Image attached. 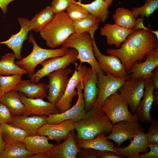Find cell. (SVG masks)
Returning a JSON list of instances; mask_svg holds the SVG:
<instances>
[{
  "mask_svg": "<svg viewBox=\"0 0 158 158\" xmlns=\"http://www.w3.org/2000/svg\"><path fill=\"white\" fill-rule=\"evenodd\" d=\"M95 31L92 30L89 33L92 38L94 55L100 68L107 75L120 78L128 77L129 74L126 71L121 62L117 57L111 54L106 55L100 52L94 39Z\"/></svg>",
  "mask_w": 158,
  "mask_h": 158,
  "instance_id": "ba28073f",
  "label": "cell"
},
{
  "mask_svg": "<svg viewBox=\"0 0 158 158\" xmlns=\"http://www.w3.org/2000/svg\"><path fill=\"white\" fill-rule=\"evenodd\" d=\"M150 79L154 88V95H158V67L153 71Z\"/></svg>",
  "mask_w": 158,
  "mask_h": 158,
  "instance_id": "f6af8a7d",
  "label": "cell"
},
{
  "mask_svg": "<svg viewBox=\"0 0 158 158\" xmlns=\"http://www.w3.org/2000/svg\"><path fill=\"white\" fill-rule=\"evenodd\" d=\"M144 19L143 18H138L136 19V23L133 29V30L139 29H147L143 25V22Z\"/></svg>",
  "mask_w": 158,
  "mask_h": 158,
  "instance_id": "bcb514c9",
  "label": "cell"
},
{
  "mask_svg": "<svg viewBox=\"0 0 158 158\" xmlns=\"http://www.w3.org/2000/svg\"><path fill=\"white\" fill-rule=\"evenodd\" d=\"M146 79L144 78H129L118 90L133 114L144 95Z\"/></svg>",
  "mask_w": 158,
  "mask_h": 158,
  "instance_id": "9c48e42d",
  "label": "cell"
},
{
  "mask_svg": "<svg viewBox=\"0 0 158 158\" xmlns=\"http://www.w3.org/2000/svg\"><path fill=\"white\" fill-rule=\"evenodd\" d=\"M28 41L33 44L32 51L27 56L15 61V63L19 67L25 70L29 77L35 73V68L39 64L47 59L64 56L69 50V48L62 47L59 49H50L42 48L37 44L33 37L32 33H30Z\"/></svg>",
  "mask_w": 158,
  "mask_h": 158,
  "instance_id": "5b68a950",
  "label": "cell"
},
{
  "mask_svg": "<svg viewBox=\"0 0 158 158\" xmlns=\"http://www.w3.org/2000/svg\"><path fill=\"white\" fill-rule=\"evenodd\" d=\"M78 0H52L51 6L54 13L65 11Z\"/></svg>",
  "mask_w": 158,
  "mask_h": 158,
  "instance_id": "f35d334b",
  "label": "cell"
},
{
  "mask_svg": "<svg viewBox=\"0 0 158 158\" xmlns=\"http://www.w3.org/2000/svg\"><path fill=\"white\" fill-rule=\"evenodd\" d=\"M0 102L8 108L13 116L23 115L25 112V106L20 99V94L16 90L4 93Z\"/></svg>",
  "mask_w": 158,
  "mask_h": 158,
  "instance_id": "83f0119b",
  "label": "cell"
},
{
  "mask_svg": "<svg viewBox=\"0 0 158 158\" xmlns=\"http://www.w3.org/2000/svg\"><path fill=\"white\" fill-rule=\"evenodd\" d=\"M145 89L142 99L134 114L138 120L150 123L155 119L150 115V111L154 100V88L150 78L146 79Z\"/></svg>",
  "mask_w": 158,
  "mask_h": 158,
  "instance_id": "7402d4cb",
  "label": "cell"
},
{
  "mask_svg": "<svg viewBox=\"0 0 158 158\" xmlns=\"http://www.w3.org/2000/svg\"><path fill=\"white\" fill-rule=\"evenodd\" d=\"M62 143L55 145L47 153L50 158H75L81 151L77 145L75 131H71Z\"/></svg>",
  "mask_w": 158,
  "mask_h": 158,
  "instance_id": "ffe728a7",
  "label": "cell"
},
{
  "mask_svg": "<svg viewBox=\"0 0 158 158\" xmlns=\"http://www.w3.org/2000/svg\"><path fill=\"white\" fill-rule=\"evenodd\" d=\"M16 58L13 53H7L2 56L0 61V75L8 76L17 74H28L25 70L15 63Z\"/></svg>",
  "mask_w": 158,
  "mask_h": 158,
  "instance_id": "4dcf8cb0",
  "label": "cell"
},
{
  "mask_svg": "<svg viewBox=\"0 0 158 158\" xmlns=\"http://www.w3.org/2000/svg\"><path fill=\"white\" fill-rule=\"evenodd\" d=\"M75 122L68 120L56 124L46 123L39 129L37 134L46 136L49 139L55 140L58 144L65 140L69 134L75 130Z\"/></svg>",
  "mask_w": 158,
  "mask_h": 158,
  "instance_id": "ac0fdd59",
  "label": "cell"
},
{
  "mask_svg": "<svg viewBox=\"0 0 158 158\" xmlns=\"http://www.w3.org/2000/svg\"><path fill=\"white\" fill-rule=\"evenodd\" d=\"M73 63L75 66V71L69 79L63 95L55 105L60 113L63 112L71 107L73 98L78 95L77 91L75 89L87 68L86 66L81 63L79 65L76 62Z\"/></svg>",
  "mask_w": 158,
  "mask_h": 158,
  "instance_id": "7c38bea8",
  "label": "cell"
},
{
  "mask_svg": "<svg viewBox=\"0 0 158 158\" xmlns=\"http://www.w3.org/2000/svg\"><path fill=\"white\" fill-rule=\"evenodd\" d=\"M13 118L8 108L0 102V126L11 122Z\"/></svg>",
  "mask_w": 158,
  "mask_h": 158,
  "instance_id": "60d3db41",
  "label": "cell"
},
{
  "mask_svg": "<svg viewBox=\"0 0 158 158\" xmlns=\"http://www.w3.org/2000/svg\"><path fill=\"white\" fill-rule=\"evenodd\" d=\"M149 29L134 30L119 49H107L106 53L117 57L128 72L135 62L141 63L151 50L158 47V39Z\"/></svg>",
  "mask_w": 158,
  "mask_h": 158,
  "instance_id": "6da1fadb",
  "label": "cell"
},
{
  "mask_svg": "<svg viewBox=\"0 0 158 158\" xmlns=\"http://www.w3.org/2000/svg\"><path fill=\"white\" fill-rule=\"evenodd\" d=\"M23 74L4 76L0 75V87L3 94L15 90L20 83Z\"/></svg>",
  "mask_w": 158,
  "mask_h": 158,
  "instance_id": "d590c367",
  "label": "cell"
},
{
  "mask_svg": "<svg viewBox=\"0 0 158 158\" xmlns=\"http://www.w3.org/2000/svg\"><path fill=\"white\" fill-rule=\"evenodd\" d=\"M1 133V130L0 128V153L4 150L6 145L2 139Z\"/></svg>",
  "mask_w": 158,
  "mask_h": 158,
  "instance_id": "c3c4849f",
  "label": "cell"
},
{
  "mask_svg": "<svg viewBox=\"0 0 158 158\" xmlns=\"http://www.w3.org/2000/svg\"><path fill=\"white\" fill-rule=\"evenodd\" d=\"M78 98L76 103L72 107L62 113L50 114L46 117L47 123L56 124L68 120H73L75 123L80 121L85 116L86 111L82 90L83 86L81 80L77 85Z\"/></svg>",
  "mask_w": 158,
  "mask_h": 158,
  "instance_id": "30bf717a",
  "label": "cell"
},
{
  "mask_svg": "<svg viewBox=\"0 0 158 158\" xmlns=\"http://www.w3.org/2000/svg\"><path fill=\"white\" fill-rule=\"evenodd\" d=\"M71 69L66 67L54 71L47 76L48 84L47 98L49 102L55 105L63 95L69 79L68 75Z\"/></svg>",
  "mask_w": 158,
  "mask_h": 158,
  "instance_id": "8fae6325",
  "label": "cell"
},
{
  "mask_svg": "<svg viewBox=\"0 0 158 158\" xmlns=\"http://www.w3.org/2000/svg\"><path fill=\"white\" fill-rule=\"evenodd\" d=\"M157 67L158 47L147 53L144 61L141 63L136 61L132 65L128 72L129 78H150L153 71Z\"/></svg>",
  "mask_w": 158,
  "mask_h": 158,
  "instance_id": "5bb4252c",
  "label": "cell"
},
{
  "mask_svg": "<svg viewBox=\"0 0 158 158\" xmlns=\"http://www.w3.org/2000/svg\"><path fill=\"white\" fill-rule=\"evenodd\" d=\"M141 127V125L138 122L121 121L113 124L111 133L106 138L112 140L117 145V147H120L126 140H131Z\"/></svg>",
  "mask_w": 158,
  "mask_h": 158,
  "instance_id": "9a60e30c",
  "label": "cell"
},
{
  "mask_svg": "<svg viewBox=\"0 0 158 158\" xmlns=\"http://www.w3.org/2000/svg\"><path fill=\"white\" fill-rule=\"evenodd\" d=\"M116 153L111 151L98 150L97 158H123Z\"/></svg>",
  "mask_w": 158,
  "mask_h": 158,
  "instance_id": "ee69618b",
  "label": "cell"
},
{
  "mask_svg": "<svg viewBox=\"0 0 158 158\" xmlns=\"http://www.w3.org/2000/svg\"><path fill=\"white\" fill-rule=\"evenodd\" d=\"M129 78V76L120 78L105 73H98L97 85L99 92L97 101V106L101 108L106 99L118 91L125 81Z\"/></svg>",
  "mask_w": 158,
  "mask_h": 158,
  "instance_id": "4fadbf2b",
  "label": "cell"
},
{
  "mask_svg": "<svg viewBox=\"0 0 158 158\" xmlns=\"http://www.w3.org/2000/svg\"><path fill=\"white\" fill-rule=\"evenodd\" d=\"M76 138L80 140L93 138L100 134L109 133L113 124L97 102L89 110L86 112L84 118L75 123Z\"/></svg>",
  "mask_w": 158,
  "mask_h": 158,
  "instance_id": "7a4b0ae2",
  "label": "cell"
},
{
  "mask_svg": "<svg viewBox=\"0 0 158 158\" xmlns=\"http://www.w3.org/2000/svg\"><path fill=\"white\" fill-rule=\"evenodd\" d=\"M77 2L87 10L89 13L99 20L101 23L105 22L108 18L109 6L104 0H94L89 4L82 3L81 0Z\"/></svg>",
  "mask_w": 158,
  "mask_h": 158,
  "instance_id": "f1b7e54d",
  "label": "cell"
},
{
  "mask_svg": "<svg viewBox=\"0 0 158 158\" xmlns=\"http://www.w3.org/2000/svg\"><path fill=\"white\" fill-rule=\"evenodd\" d=\"M54 14L51 6H47L30 20V30L40 32L51 20Z\"/></svg>",
  "mask_w": 158,
  "mask_h": 158,
  "instance_id": "1f68e13d",
  "label": "cell"
},
{
  "mask_svg": "<svg viewBox=\"0 0 158 158\" xmlns=\"http://www.w3.org/2000/svg\"><path fill=\"white\" fill-rule=\"evenodd\" d=\"M145 132V129L141 127L133 140H130V143L128 145L123 148L114 147V150L121 156H126L128 158H139L140 153H146L149 151L148 141Z\"/></svg>",
  "mask_w": 158,
  "mask_h": 158,
  "instance_id": "e0dca14e",
  "label": "cell"
},
{
  "mask_svg": "<svg viewBox=\"0 0 158 158\" xmlns=\"http://www.w3.org/2000/svg\"><path fill=\"white\" fill-rule=\"evenodd\" d=\"M5 6V0H0V8L1 9H4Z\"/></svg>",
  "mask_w": 158,
  "mask_h": 158,
  "instance_id": "681fc988",
  "label": "cell"
},
{
  "mask_svg": "<svg viewBox=\"0 0 158 158\" xmlns=\"http://www.w3.org/2000/svg\"><path fill=\"white\" fill-rule=\"evenodd\" d=\"M48 84L31 82L30 79L22 80L15 90L23 93L28 97L43 99L47 96Z\"/></svg>",
  "mask_w": 158,
  "mask_h": 158,
  "instance_id": "d4e9b609",
  "label": "cell"
},
{
  "mask_svg": "<svg viewBox=\"0 0 158 158\" xmlns=\"http://www.w3.org/2000/svg\"><path fill=\"white\" fill-rule=\"evenodd\" d=\"M100 20L89 14L83 19L77 22H73L75 33L79 34L85 32H89L95 28H98Z\"/></svg>",
  "mask_w": 158,
  "mask_h": 158,
  "instance_id": "e575fe53",
  "label": "cell"
},
{
  "mask_svg": "<svg viewBox=\"0 0 158 158\" xmlns=\"http://www.w3.org/2000/svg\"><path fill=\"white\" fill-rule=\"evenodd\" d=\"M78 55V52L75 49L70 48L69 52L64 56L52 57L40 63L42 67L30 77L31 82L38 83L42 78L49 74L67 67L71 63L77 61Z\"/></svg>",
  "mask_w": 158,
  "mask_h": 158,
  "instance_id": "52a82bcc",
  "label": "cell"
},
{
  "mask_svg": "<svg viewBox=\"0 0 158 158\" xmlns=\"http://www.w3.org/2000/svg\"><path fill=\"white\" fill-rule=\"evenodd\" d=\"M113 0H105V1L109 6L111 5Z\"/></svg>",
  "mask_w": 158,
  "mask_h": 158,
  "instance_id": "f907efd6",
  "label": "cell"
},
{
  "mask_svg": "<svg viewBox=\"0 0 158 158\" xmlns=\"http://www.w3.org/2000/svg\"><path fill=\"white\" fill-rule=\"evenodd\" d=\"M158 8V0H146L144 5L139 7L132 8L131 11L135 18L140 15L141 18H147Z\"/></svg>",
  "mask_w": 158,
  "mask_h": 158,
  "instance_id": "8d00e7d4",
  "label": "cell"
},
{
  "mask_svg": "<svg viewBox=\"0 0 158 158\" xmlns=\"http://www.w3.org/2000/svg\"><path fill=\"white\" fill-rule=\"evenodd\" d=\"M20 99L25 107L24 115L48 116L59 113L55 105L42 99L30 98L20 93Z\"/></svg>",
  "mask_w": 158,
  "mask_h": 158,
  "instance_id": "d6986e66",
  "label": "cell"
},
{
  "mask_svg": "<svg viewBox=\"0 0 158 158\" xmlns=\"http://www.w3.org/2000/svg\"><path fill=\"white\" fill-rule=\"evenodd\" d=\"M112 17L115 24L128 29L133 30L137 22L132 11L123 7L117 8Z\"/></svg>",
  "mask_w": 158,
  "mask_h": 158,
  "instance_id": "836d02e7",
  "label": "cell"
},
{
  "mask_svg": "<svg viewBox=\"0 0 158 158\" xmlns=\"http://www.w3.org/2000/svg\"><path fill=\"white\" fill-rule=\"evenodd\" d=\"M46 116H31L20 115L13 116L11 121L8 124L22 129L27 136L37 135L39 128L47 123Z\"/></svg>",
  "mask_w": 158,
  "mask_h": 158,
  "instance_id": "44dd1931",
  "label": "cell"
},
{
  "mask_svg": "<svg viewBox=\"0 0 158 158\" xmlns=\"http://www.w3.org/2000/svg\"><path fill=\"white\" fill-rule=\"evenodd\" d=\"M62 47L75 49L78 52L77 60L80 61L81 64L87 63L95 72L97 73H104L95 56L92 38L88 32L72 34L65 41Z\"/></svg>",
  "mask_w": 158,
  "mask_h": 158,
  "instance_id": "277c9868",
  "label": "cell"
},
{
  "mask_svg": "<svg viewBox=\"0 0 158 158\" xmlns=\"http://www.w3.org/2000/svg\"><path fill=\"white\" fill-rule=\"evenodd\" d=\"M40 32L47 45L54 49L62 45L75 32L73 22L64 11L55 13L51 20Z\"/></svg>",
  "mask_w": 158,
  "mask_h": 158,
  "instance_id": "3957f363",
  "label": "cell"
},
{
  "mask_svg": "<svg viewBox=\"0 0 158 158\" xmlns=\"http://www.w3.org/2000/svg\"><path fill=\"white\" fill-rule=\"evenodd\" d=\"M0 128L2 138L6 145L23 142L27 136L26 132L22 129L8 123L0 126Z\"/></svg>",
  "mask_w": 158,
  "mask_h": 158,
  "instance_id": "f546056e",
  "label": "cell"
},
{
  "mask_svg": "<svg viewBox=\"0 0 158 158\" xmlns=\"http://www.w3.org/2000/svg\"><path fill=\"white\" fill-rule=\"evenodd\" d=\"M47 136L37 135L27 136L23 141L27 150L33 155L39 153H47L55 145L50 143Z\"/></svg>",
  "mask_w": 158,
  "mask_h": 158,
  "instance_id": "484cf974",
  "label": "cell"
},
{
  "mask_svg": "<svg viewBox=\"0 0 158 158\" xmlns=\"http://www.w3.org/2000/svg\"><path fill=\"white\" fill-rule=\"evenodd\" d=\"M148 145L150 151L144 154H140L139 158H158V143L148 142Z\"/></svg>",
  "mask_w": 158,
  "mask_h": 158,
  "instance_id": "b9f144b4",
  "label": "cell"
},
{
  "mask_svg": "<svg viewBox=\"0 0 158 158\" xmlns=\"http://www.w3.org/2000/svg\"><path fill=\"white\" fill-rule=\"evenodd\" d=\"M66 11L68 17L73 22L79 21L90 14L77 1L70 6Z\"/></svg>",
  "mask_w": 158,
  "mask_h": 158,
  "instance_id": "74e56055",
  "label": "cell"
},
{
  "mask_svg": "<svg viewBox=\"0 0 158 158\" xmlns=\"http://www.w3.org/2000/svg\"><path fill=\"white\" fill-rule=\"evenodd\" d=\"M148 133H146L148 142L158 143V120L151 122Z\"/></svg>",
  "mask_w": 158,
  "mask_h": 158,
  "instance_id": "ab89813d",
  "label": "cell"
},
{
  "mask_svg": "<svg viewBox=\"0 0 158 158\" xmlns=\"http://www.w3.org/2000/svg\"><path fill=\"white\" fill-rule=\"evenodd\" d=\"M101 108L112 124L124 120L138 121L135 115L129 111L127 103L118 91L107 98Z\"/></svg>",
  "mask_w": 158,
  "mask_h": 158,
  "instance_id": "8992f818",
  "label": "cell"
},
{
  "mask_svg": "<svg viewBox=\"0 0 158 158\" xmlns=\"http://www.w3.org/2000/svg\"><path fill=\"white\" fill-rule=\"evenodd\" d=\"M30 20L25 18H18V21L21 26V29L18 33L12 35L7 40L0 42V44L6 45L13 51L16 59L20 60L22 58L21 50L24 42L26 39L30 28Z\"/></svg>",
  "mask_w": 158,
  "mask_h": 158,
  "instance_id": "603a6c76",
  "label": "cell"
},
{
  "mask_svg": "<svg viewBox=\"0 0 158 158\" xmlns=\"http://www.w3.org/2000/svg\"><path fill=\"white\" fill-rule=\"evenodd\" d=\"M29 158H50L49 155L46 153H39L34 154L29 157Z\"/></svg>",
  "mask_w": 158,
  "mask_h": 158,
  "instance_id": "7dc6e473",
  "label": "cell"
},
{
  "mask_svg": "<svg viewBox=\"0 0 158 158\" xmlns=\"http://www.w3.org/2000/svg\"><path fill=\"white\" fill-rule=\"evenodd\" d=\"M3 92H2L1 88L0 87V100L3 95Z\"/></svg>",
  "mask_w": 158,
  "mask_h": 158,
  "instance_id": "816d5d0a",
  "label": "cell"
},
{
  "mask_svg": "<svg viewBox=\"0 0 158 158\" xmlns=\"http://www.w3.org/2000/svg\"><path fill=\"white\" fill-rule=\"evenodd\" d=\"M78 147L80 149L91 148L97 150H110L117 154L114 149L115 145L108 139L105 133L100 134L95 138L88 140H80L76 138Z\"/></svg>",
  "mask_w": 158,
  "mask_h": 158,
  "instance_id": "4316f807",
  "label": "cell"
},
{
  "mask_svg": "<svg viewBox=\"0 0 158 158\" xmlns=\"http://www.w3.org/2000/svg\"><path fill=\"white\" fill-rule=\"evenodd\" d=\"M32 155L27 150L24 143L21 141L6 145L0 153V158H26Z\"/></svg>",
  "mask_w": 158,
  "mask_h": 158,
  "instance_id": "d6a6232c",
  "label": "cell"
},
{
  "mask_svg": "<svg viewBox=\"0 0 158 158\" xmlns=\"http://www.w3.org/2000/svg\"><path fill=\"white\" fill-rule=\"evenodd\" d=\"M133 31V29L123 28L115 23H106L101 28L100 34L106 37L107 42L108 45H114L118 48Z\"/></svg>",
  "mask_w": 158,
  "mask_h": 158,
  "instance_id": "cb8c5ba5",
  "label": "cell"
},
{
  "mask_svg": "<svg viewBox=\"0 0 158 158\" xmlns=\"http://www.w3.org/2000/svg\"><path fill=\"white\" fill-rule=\"evenodd\" d=\"M98 73L91 68H87L81 80L84 91L83 93L85 109L87 111L96 102L99 92L97 85Z\"/></svg>",
  "mask_w": 158,
  "mask_h": 158,
  "instance_id": "2e32d148",
  "label": "cell"
},
{
  "mask_svg": "<svg viewBox=\"0 0 158 158\" xmlns=\"http://www.w3.org/2000/svg\"><path fill=\"white\" fill-rule=\"evenodd\" d=\"M79 152L80 157L85 158H97V150L91 148H83Z\"/></svg>",
  "mask_w": 158,
  "mask_h": 158,
  "instance_id": "7bdbcfd3",
  "label": "cell"
}]
</instances>
